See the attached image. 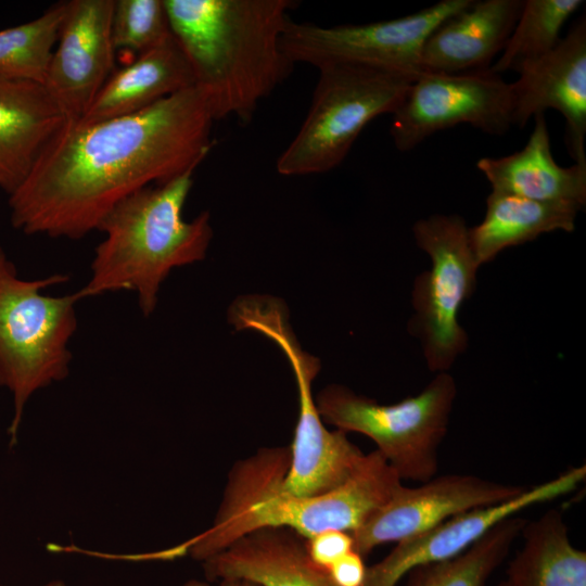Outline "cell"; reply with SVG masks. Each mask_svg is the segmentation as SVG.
Here are the masks:
<instances>
[{
  "label": "cell",
  "instance_id": "83f0119b",
  "mask_svg": "<svg viewBox=\"0 0 586 586\" xmlns=\"http://www.w3.org/2000/svg\"><path fill=\"white\" fill-rule=\"evenodd\" d=\"M367 568L364 557L353 549L334 562L327 571L335 586H362Z\"/></svg>",
  "mask_w": 586,
  "mask_h": 586
},
{
  "label": "cell",
  "instance_id": "4316f807",
  "mask_svg": "<svg viewBox=\"0 0 586 586\" xmlns=\"http://www.w3.org/2000/svg\"><path fill=\"white\" fill-rule=\"evenodd\" d=\"M310 559L323 570L354 549V540L348 532L326 530L306 539Z\"/></svg>",
  "mask_w": 586,
  "mask_h": 586
},
{
  "label": "cell",
  "instance_id": "8fae6325",
  "mask_svg": "<svg viewBox=\"0 0 586 586\" xmlns=\"http://www.w3.org/2000/svg\"><path fill=\"white\" fill-rule=\"evenodd\" d=\"M392 116L391 137L402 152L459 124L502 136L514 126L511 86L491 69L420 73Z\"/></svg>",
  "mask_w": 586,
  "mask_h": 586
},
{
  "label": "cell",
  "instance_id": "8992f818",
  "mask_svg": "<svg viewBox=\"0 0 586 586\" xmlns=\"http://www.w3.org/2000/svg\"><path fill=\"white\" fill-rule=\"evenodd\" d=\"M288 318L284 303L269 295L239 297L229 309V321L237 330H254L272 340L292 367L298 417L282 488L294 496L310 497L343 485L358 470L366 454L351 442L346 432L326 428L311 392L320 360L302 349Z\"/></svg>",
  "mask_w": 586,
  "mask_h": 586
},
{
  "label": "cell",
  "instance_id": "5b68a950",
  "mask_svg": "<svg viewBox=\"0 0 586 586\" xmlns=\"http://www.w3.org/2000/svg\"><path fill=\"white\" fill-rule=\"evenodd\" d=\"M67 280L63 273L23 279L0 246V386L13 400L8 428L11 447L29 398L69 373V342L78 324L76 305L82 297L78 291L62 296L42 292Z\"/></svg>",
  "mask_w": 586,
  "mask_h": 586
},
{
  "label": "cell",
  "instance_id": "f546056e",
  "mask_svg": "<svg viewBox=\"0 0 586 586\" xmlns=\"http://www.w3.org/2000/svg\"><path fill=\"white\" fill-rule=\"evenodd\" d=\"M39 586H71L61 579H53Z\"/></svg>",
  "mask_w": 586,
  "mask_h": 586
},
{
  "label": "cell",
  "instance_id": "3957f363",
  "mask_svg": "<svg viewBox=\"0 0 586 586\" xmlns=\"http://www.w3.org/2000/svg\"><path fill=\"white\" fill-rule=\"evenodd\" d=\"M289 463V446L263 448L237 461L212 526L187 543V552L203 562L242 536L269 526L291 528L305 539L326 530L351 534L403 485L373 450L340 487L300 497L282 488Z\"/></svg>",
  "mask_w": 586,
  "mask_h": 586
},
{
  "label": "cell",
  "instance_id": "2e32d148",
  "mask_svg": "<svg viewBox=\"0 0 586 586\" xmlns=\"http://www.w3.org/2000/svg\"><path fill=\"white\" fill-rule=\"evenodd\" d=\"M524 0L473 1L428 37L421 73L460 74L491 68L519 18Z\"/></svg>",
  "mask_w": 586,
  "mask_h": 586
},
{
  "label": "cell",
  "instance_id": "ba28073f",
  "mask_svg": "<svg viewBox=\"0 0 586 586\" xmlns=\"http://www.w3.org/2000/svg\"><path fill=\"white\" fill-rule=\"evenodd\" d=\"M456 394L454 378L438 372L419 394L392 405L339 384L324 387L315 400L324 423L366 435L402 481L423 483L437 472Z\"/></svg>",
  "mask_w": 586,
  "mask_h": 586
},
{
  "label": "cell",
  "instance_id": "4dcf8cb0",
  "mask_svg": "<svg viewBox=\"0 0 586 586\" xmlns=\"http://www.w3.org/2000/svg\"><path fill=\"white\" fill-rule=\"evenodd\" d=\"M498 586H517L511 579L508 577L504 581H501Z\"/></svg>",
  "mask_w": 586,
  "mask_h": 586
},
{
  "label": "cell",
  "instance_id": "9c48e42d",
  "mask_svg": "<svg viewBox=\"0 0 586 586\" xmlns=\"http://www.w3.org/2000/svg\"><path fill=\"white\" fill-rule=\"evenodd\" d=\"M412 231L417 245L430 256L431 268L416 278L410 328L422 343L429 369L447 372L468 345L458 317L475 289L480 266L461 216L434 214L416 221Z\"/></svg>",
  "mask_w": 586,
  "mask_h": 586
},
{
  "label": "cell",
  "instance_id": "e0dca14e",
  "mask_svg": "<svg viewBox=\"0 0 586 586\" xmlns=\"http://www.w3.org/2000/svg\"><path fill=\"white\" fill-rule=\"evenodd\" d=\"M205 579L244 578L260 586H335L310 559L306 539L288 527L251 532L202 562Z\"/></svg>",
  "mask_w": 586,
  "mask_h": 586
},
{
  "label": "cell",
  "instance_id": "7c38bea8",
  "mask_svg": "<svg viewBox=\"0 0 586 586\" xmlns=\"http://www.w3.org/2000/svg\"><path fill=\"white\" fill-rule=\"evenodd\" d=\"M527 487L473 474H445L417 487L399 486L392 497L351 533L364 558L375 547L400 543L472 509L509 500Z\"/></svg>",
  "mask_w": 586,
  "mask_h": 586
},
{
  "label": "cell",
  "instance_id": "5bb4252c",
  "mask_svg": "<svg viewBox=\"0 0 586 586\" xmlns=\"http://www.w3.org/2000/svg\"><path fill=\"white\" fill-rule=\"evenodd\" d=\"M114 0H69L44 87L67 123L78 122L114 72Z\"/></svg>",
  "mask_w": 586,
  "mask_h": 586
},
{
  "label": "cell",
  "instance_id": "30bf717a",
  "mask_svg": "<svg viewBox=\"0 0 586 586\" xmlns=\"http://www.w3.org/2000/svg\"><path fill=\"white\" fill-rule=\"evenodd\" d=\"M472 2L442 0L403 17L359 25L326 27L290 18L282 47L293 64H355L415 79L428 37Z\"/></svg>",
  "mask_w": 586,
  "mask_h": 586
},
{
  "label": "cell",
  "instance_id": "7402d4cb",
  "mask_svg": "<svg viewBox=\"0 0 586 586\" xmlns=\"http://www.w3.org/2000/svg\"><path fill=\"white\" fill-rule=\"evenodd\" d=\"M521 535L523 547L507 571L517 586H586V552L571 543L559 510L526 521Z\"/></svg>",
  "mask_w": 586,
  "mask_h": 586
},
{
  "label": "cell",
  "instance_id": "6da1fadb",
  "mask_svg": "<svg viewBox=\"0 0 586 586\" xmlns=\"http://www.w3.org/2000/svg\"><path fill=\"white\" fill-rule=\"evenodd\" d=\"M215 122L195 86L137 113L65 123L9 194L12 226L26 234L78 240L124 199L196 169Z\"/></svg>",
  "mask_w": 586,
  "mask_h": 586
},
{
  "label": "cell",
  "instance_id": "484cf974",
  "mask_svg": "<svg viewBox=\"0 0 586 586\" xmlns=\"http://www.w3.org/2000/svg\"><path fill=\"white\" fill-rule=\"evenodd\" d=\"M170 34L163 0H114L111 38L115 55L127 54L132 61Z\"/></svg>",
  "mask_w": 586,
  "mask_h": 586
},
{
  "label": "cell",
  "instance_id": "cb8c5ba5",
  "mask_svg": "<svg viewBox=\"0 0 586 586\" xmlns=\"http://www.w3.org/2000/svg\"><path fill=\"white\" fill-rule=\"evenodd\" d=\"M582 0H525L513 30L491 66L500 75L506 71L518 72L550 52L561 40L560 33L565 22L582 5Z\"/></svg>",
  "mask_w": 586,
  "mask_h": 586
},
{
  "label": "cell",
  "instance_id": "ac0fdd59",
  "mask_svg": "<svg viewBox=\"0 0 586 586\" xmlns=\"http://www.w3.org/2000/svg\"><path fill=\"white\" fill-rule=\"evenodd\" d=\"M66 118L44 85L0 74V188L11 194Z\"/></svg>",
  "mask_w": 586,
  "mask_h": 586
},
{
  "label": "cell",
  "instance_id": "d4e9b609",
  "mask_svg": "<svg viewBox=\"0 0 586 586\" xmlns=\"http://www.w3.org/2000/svg\"><path fill=\"white\" fill-rule=\"evenodd\" d=\"M66 12V1L37 18L0 30V74L44 84Z\"/></svg>",
  "mask_w": 586,
  "mask_h": 586
},
{
  "label": "cell",
  "instance_id": "44dd1931",
  "mask_svg": "<svg viewBox=\"0 0 586 586\" xmlns=\"http://www.w3.org/2000/svg\"><path fill=\"white\" fill-rule=\"evenodd\" d=\"M582 208L573 203L542 202L492 191L483 220L469 228V240L479 266L501 251L557 230L572 232Z\"/></svg>",
  "mask_w": 586,
  "mask_h": 586
},
{
  "label": "cell",
  "instance_id": "4fadbf2b",
  "mask_svg": "<svg viewBox=\"0 0 586 586\" xmlns=\"http://www.w3.org/2000/svg\"><path fill=\"white\" fill-rule=\"evenodd\" d=\"M585 479V464L570 468L509 500L469 510L397 543L382 560L367 568L362 586H397L411 570L459 556L501 521L574 492Z\"/></svg>",
  "mask_w": 586,
  "mask_h": 586
},
{
  "label": "cell",
  "instance_id": "52a82bcc",
  "mask_svg": "<svg viewBox=\"0 0 586 586\" xmlns=\"http://www.w3.org/2000/svg\"><path fill=\"white\" fill-rule=\"evenodd\" d=\"M317 69L305 119L276 162L282 176L317 175L337 167L362 129L378 116L393 114L416 79L345 63Z\"/></svg>",
  "mask_w": 586,
  "mask_h": 586
},
{
  "label": "cell",
  "instance_id": "ffe728a7",
  "mask_svg": "<svg viewBox=\"0 0 586 586\" xmlns=\"http://www.w3.org/2000/svg\"><path fill=\"white\" fill-rule=\"evenodd\" d=\"M193 86L189 62L170 34L114 71L84 116L75 123L91 124L130 115Z\"/></svg>",
  "mask_w": 586,
  "mask_h": 586
},
{
  "label": "cell",
  "instance_id": "d6986e66",
  "mask_svg": "<svg viewBox=\"0 0 586 586\" xmlns=\"http://www.w3.org/2000/svg\"><path fill=\"white\" fill-rule=\"evenodd\" d=\"M534 128L520 151L502 157H482L477 169L494 191L542 202L586 204V165L560 166L553 158L545 113L534 117Z\"/></svg>",
  "mask_w": 586,
  "mask_h": 586
},
{
  "label": "cell",
  "instance_id": "f1b7e54d",
  "mask_svg": "<svg viewBox=\"0 0 586 586\" xmlns=\"http://www.w3.org/2000/svg\"><path fill=\"white\" fill-rule=\"evenodd\" d=\"M181 586H213L211 582L206 579L191 578L186 581ZM216 586H260L252 581L244 578H222L217 581Z\"/></svg>",
  "mask_w": 586,
  "mask_h": 586
},
{
  "label": "cell",
  "instance_id": "7a4b0ae2",
  "mask_svg": "<svg viewBox=\"0 0 586 586\" xmlns=\"http://www.w3.org/2000/svg\"><path fill=\"white\" fill-rule=\"evenodd\" d=\"M215 120L251 122L295 64L282 47L293 0H163Z\"/></svg>",
  "mask_w": 586,
  "mask_h": 586
},
{
  "label": "cell",
  "instance_id": "9a60e30c",
  "mask_svg": "<svg viewBox=\"0 0 586 586\" xmlns=\"http://www.w3.org/2000/svg\"><path fill=\"white\" fill-rule=\"evenodd\" d=\"M510 82L514 126L556 110L565 118L568 144L577 164L586 165V21L583 15L547 54L523 65Z\"/></svg>",
  "mask_w": 586,
  "mask_h": 586
},
{
  "label": "cell",
  "instance_id": "277c9868",
  "mask_svg": "<svg viewBox=\"0 0 586 586\" xmlns=\"http://www.w3.org/2000/svg\"><path fill=\"white\" fill-rule=\"evenodd\" d=\"M195 170L133 192L105 216L97 229L104 239L94 250L90 279L78 291L82 300L132 291L148 317L171 269L205 258L213 238L209 214L182 217Z\"/></svg>",
  "mask_w": 586,
  "mask_h": 586
},
{
  "label": "cell",
  "instance_id": "603a6c76",
  "mask_svg": "<svg viewBox=\"0 0 586 586\" xmlns=\"http://www.w3.org/2000/svg\"><path fill=\"white\" fill-rule=\"evenodd\" d=\"M525 523L517 515L501 521L459 556L411 570L406 586H486Z\"/></svg>",
  "mask_w": 586,
  "mask_h": 586
}]
</instances>
